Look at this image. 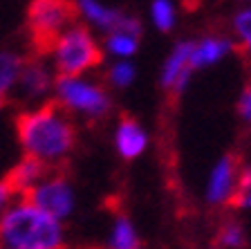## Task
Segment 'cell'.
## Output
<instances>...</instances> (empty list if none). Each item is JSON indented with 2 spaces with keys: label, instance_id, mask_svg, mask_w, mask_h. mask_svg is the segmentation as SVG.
Here are the masks:
<instances>
[{
  "label": "cell",
  "instance_id": "7",
  "mask_svg": "<svg viewBox=\"0 0 251 249\" xmlns=\"http://www.w3.org/2000/svg\"><path fill=\"white\" fill-rule=\"evenodd\" d=\"M54 65L47 63L43 58V54H36L31 58H25L21 70V77H18V83H16L14 94L21 101L31 106H41L45 104L47 99L54 94V83H56V77H54Z\"/></svg>",
  "mask_w": 251,
  "mask_h": 249
},
{
  "label": "cell",
  "instance_id": "10",
  "mask_svg": "<svg viewBox=\"0 0 251 249\" xmlns=\"http://www.w3.org/2000/svg\"><path fill=\"white\" fill-rule=\"evenodd\" d=\"M141 21L137 16L126 14L121 25L117 29L103 34V52L112 58H132L139 50V36H141Z\"/></svg>",
  "mask_w": 251,
  "mask_h": 249
},
{
  "label": "cell",
  "instance_id": "18",
  "mask_svg": "<svg viewBox=\"0 0 251 249\" xmlns=\"http://www.w3.org/2000/svg\"><path fill=\"white\" fill-rule=\"evenodd\" d=\"M137 79V68L130 58H115L108 68V83L117 90L130 88Z\"/></svg>",
  "mask_w": 251,
  "mask_h": 249
},
{
  "label": "cell",
  "instance_id": "19",
  "mask_svg": "<svg viewBox=\"0 0 251 249\" xmlns=\"http://www.w3.org/2000/svg\"><path fill=\"white\" fill-rule=\"evenodd\" d=\"M151 21L155 25V29L173 31V27L177 25V9L173 5V0H152L151 2Z\"/></svg>",
  "mask_w": 251,
  "mask_h": 249
},
{
  "label": "cell",
  "instance_id": "6",
  "mask_svg": "<svg viewBox=\"0 0 251 249\" xmlns=\"http://www.w3.org/2000/svg\"><path fill=\"white\" fill-rule=\"evenodd\" d=\"M25 197H29L31 202L41 207L43 211H47L50 216L58 220L70 218L76 209V191H74V184L70 182L68 175L56 171H47V175L38 182L36 187L31 189Z\"/></svg>",
  "mask_w": 251,
  "mask_h": 249
},
{
  "label": "cell",
  "instance_id": "14",
  "mask_svg": "<svg viewBox=\"0 0 251 249\" xmlns=\"http://www.w3.org/2000/svg\"><path fill=\"white\" fill-rule=\"evenodd\" d=\"M47 171H50L47 164H43V162L36 160V157L25 155L14 168H11L9 175H7L5 180L9 182L11 189H14L18 195H27V193L47 175Z\"/></svg>",
  "mask_w": 251,
  "mask_h": 249
},
{
  "label": "cell",
  "instance_id": "23",
  "mask_svg": "<svg viewBox=\"0 0 251 249\" xmlns=\"http://www.w3.org/2000/svg\"><path fill=\"white\" fill-rule=\"evenodd\" d=\"M16 197H18V193H16L14 189H11L9 182H7V180L0 182V216H2V213H5L7 209H9V204L14 202Z\"/></svg>",
  "mask_w": 251,
  "mask_h": 249
},
{
  "label": "cell",
  "instance_id": "11",
  "mask_svg": "<svg viewBox=\"0 0 251 249\" xmlns=\"http://www.w3.org/2000/svg\"><path fill=\"white\" fill-rule=\"evenodd\" d=\"M148 133L146 128L132 117H121L115 126V151L121 160L132 162L141 157L148 148Z\"/></svg>",
  "mask_w": 251,
  "mask_h": 249
},
{
  "label": "cell",
  "instance_id": "1",
  "mask_svg": "<svg viewBox=\"0 0 251 249\" xmlns=\"http://www.w3.org/2000/svg\"><path fill=\"white\" fill-rule=\"evenodd\" d=\"M16 135L23 153L50 168L61 166L76 148V124L56 101L31 106L16 119Z\"/></svg>",
  "mask_w": 251,
  "mask_h": 249
},
{
  "label": "cell",
  "instance_id": "15",
  "mask_svg": "<svg viewBox=\"0 0 251 249\" xmlns=\"http://www.w3.org/2000/svg\"><path fill=\"white\" fill-rule=\"evenodd\" d=\"M105 249H141V238L137 227L126 213H117L108 231Z\"/></svg>",
  "mask_w": 251,
  "mask_h": 249
},
{
  "label": "cell",
  "instance_id": "22",
  "mask_svg": "<svg viewBox=\"0 0 251 249\" xmlns=\"http://www.w3.org/2000/svg\"><path fill=\"white\" fill-rule=\"evenodd\" d=\"M238 114H240L247 124H251V83L242 90L240 99H238Z\"/></svg>",
  "mask_w": 251,
  "mask_h": 249
},
{
  "label": "cell",
  "instance_id": "12",
  "mask_svg": "<svg viewBox=\"0 0 251 249\" xmlns=\"http://www.w3.org/2000/svg\"><path fill=\"white\" fill-rule=\"evenodd\" d=\"M74 5H76V16L83 21V25L101 34L117 29L126 18V11L105 5L103 0H74Z\"/></svg>",
  "mask_w": 251,
  "mask_h": 249
},
{
  "label": "cell",
  "instance_id": "13",
  "mask_svg": "<svg viewBox=\"0 0 251 249\" xmlns=\"http://www.w3.org/2000/svg\"><path fill=\"white\" fill-rule=\"evenodd\" d=\"M235 50L233 41L226 36H218V34H206L200 41H193V54H191V63L195 70L211 68L215 63L225 61L231 52Z\"/></svg>",
  "mask_w": 251,
  "mask_h": 249
},
{
  "label": "cell",
  "instance_id": "8",
  "mask_svg": "<svg viewBox=\"0 0 251 249\" xmlns=\"http://www.w3.org/2000/svg\"><path fill=\"white\" fill-rule=\"evenodd\" d=\"M240 171L242 162L235 153H226L220 157L211 168L209 180H206V191H204L206 204H211V207L231 204V197H233L238 180H240Z\"/></svg>",
  "mask_w": 251,
  "mask_h": 249
},
{
  "label": "cell",
  "instance_id": "20",
  "mask_svg": "<svg viewBox=\"0 0 251 249\" xmlns=\"http://www.w3.org/2000/svg\"><path fill=\"white\" fill-rule=\"evenodd\" d=\"M231 25H233V34L238 38L240 52L251 61V7H242L235 11Z\"/></svg>",
  "mask_w": 251,
  "mask_h": 249
},
{
  "label": "cell",
  "instance_id": "3",
  "mask_svg": "<svg viewBox=\"0 0 251 249\" xmlns=\"http://www.w3.org/2000/svg\"><path fill=\"white\" fill-rule=\"evenodd\" d=\"M103 43L94 29L83 23H72L50 47V63L56 74H88L103 61Z\"/></svg>",
  "mask_w": 251,
  "mask_h": 249
},
{
  "label": "cell",
  "instance_id": "9",
  "mask_svg": "<svg viewBox=\"0 0 251 249\" xmlns=\"http://www.w3.org/2000/svg\"><path fill=\"white\" fill-rule=\"evenodd\" d=\"M191 54H193V41H179L175 43L171 52H168L166 61L159 72V85L173 97L184 94L188 88V83L193 79V63H191Z\"/></svg>",
  "mask_w": 251,
  "mask_h": 249
},
{
  "label": "cell",
  "instance_id": "5",
  "mask_svg": "<svg viewBox=\"0 0 251 249\" xmlns=\"http://www.w3.org/2000/svg\"><path fill=\"white\" fill-rule=\"evenodd\" d=\"M76 5L72 0H31L27 9V31L36 54L45 56L58 36L76 23Z\"/></svg>",
  "mask_w": 251,
  "mask_h": 249
},
{
  "label": "cell",
  "instance_id": "2",
  "mask_svg": "<svg viewBox=\"0 0 251 249\" xmlns=\"http://www.w3.org/2000/svg\"><path fill=\"white\" fill-rule=\"evenodd\" d=\"M0 247L65 249L63 220L43 211L29 197L18 195L0 216Z\"/></svg>",
  "mask_w": 251,
  "mask_h": 249
},
{
  "label": "cell",
  "instance_id": "16",
  "mask_svg": "<svg viewBox=\"0 0 251 249\" xmlns=\"http://www.w3.org/2000/svg\"><path fill=\"white\" fill-rule=\"evenodd\" d=\"M23 63H25V58L21 54L9 52V50H0V106L7 104V99L14 94Z\"/></svg>",
  "mask_w": 251,
  "mask_h": 249
},
{
  "label": "cell",
  "instance_id": "4",
  "mask_svg": "<svg viewBox=\"0 0 251 249\" xmlns=\"http://www.w3.org/2000/svg\"><path fill=\"white\" fill-rule=\"evenodd\" d=\"M54 101L72 117L85 121H101L112 110L110 92L85 74H58L54 83Z\"/></svg>",
  "mask_w": 251,
  "mask_h": 249
},
{
  "label": "cell",
  "instance_id": "21",
  "mask_svg": "<svg viewBox=\"0 0 251 249\" xmlns=\"http://www.w3.org/2000/svg\"><path fill=\"white\" fill-rule=\"evenodd\" d=\"M229 207L251 209V164L242 166L240 180H238V187H235V193H233V197H231Z\"/></svg>",
  "mask_w": 251,
  "mask_h": 249
},
{
  "label": "cell",
  "instance_id": "17",
  "mask_svg": "<svg viewBox=\"0 0 251 249\" xmlns=\"http://www.w3.org/2000/svg\"><path fill=\"white\" fill-rule=\"evenodd\" d=\"M215 245L218 249H245L247 247V234L240 222L226 220L220 224L218 234H215Z\"/></svg>",
  "mask_w": 251,
  "mask_h": 249
},
{
  "label": "cell",
  "instance_id": "24",
  "mask_svg": "<svg viewBox=\"0 0 251 249\" xmlns=\"http://www.w3.org/2000/svg\"><path fill=\"white\" fill-rule=\"evenodd\" d=\"M0 249H5V247H0Z\"/></svg>",
  "mask_w": 251,
  "mask_h": 249
}]
</instances>
